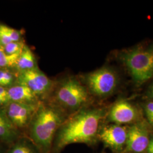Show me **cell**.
Here are the masks:
<instances>
[{"label": "cell", "mask_w": 153, "mask_h": 153, "mask_svg": "<svg viewBox=\"0 0 153 153\" xmlns=\"http://www.w3.org/2000/svg\"><path fill=\"white\" fill-rule=\"evenodd\" d=\"M67 118L56 104L40 103L28 127V138L41 153H51L56 132Z\"/></svg>", "instance_id": "2"}, {"label": "cell", "mask_w": 153, "mask_h": 153, "mask_svg": "<svg viewBox=\"0 0 153 153\" xmlns=\"http://www.w3.org/2000/svg\"><path fill=\"white\" fill-rule=\"evenodd\" d=\"M17 75L9 69H0V86L8 88L16 81Z\"/></svg>", "instance_id": "17"}, {"label": "cell", "mask_w": 153, "mask_h": 153, "mask_svg": "<svg viewBox=\"0 0 153 153\" xmlns=\"http://www.w3.org/2000/svg\"><path fill=\"white\" fill-rule=\"evenodd\" d=\"M104 116V109L91 108L79 109L67 117L56 132L51 153H60L67 146L73 143L94 142Z\"/></svg>", "instance_id": "1"}, {"label": "cell", "mask_w": 153, "mask_h": 153, "mask_svg": "<svg viewBox=\"0 0 153 153\" xmlns=\"http://www.w3.org/2000/svg\"><path fill=\"white\" fill-rule=\"evenodd\" d=\"M16 83L26 86L39 98L47 94L52 86V82L39 68L18 73Z\"/></svg>", "instance_id": "6"}, {"label": "cell", "mask_w": 153, "mask_h": 153, "mask_svg": "<svg viewBox=\"0 0 153 153\" xmlns=\"http://www.w3.org/2000/svg\"><path fill=\"white\" fill-rule=\"evenodd\" d=\"M146 153H153V137L150 138V140L149 143L148 148L146 149Z\"/></svg>", "instance_id": "21"}, {"label": "cell", "mask_w": 153, "mask_h": 153, "mask_svg": "<svg viewBox=\"0 0 153 153\" xmlns=\"http://www.w3.org/2000/svg\"><path fill=\"white\" fill-rule=\"evenodd\" d=\"M10 102L7 88L0 86V108H5Z\"/></svg>", "instance_id": "20"}, {"label": "cell", "mask_w": 153, "mask_h": 153, "mask_svg": "<svg viewBox=\"0 0 153 153\" xmlns=\"http://www.w3.org/2000/svg\"><path fill=\"white\" fill-rule=\"evenodd\" d=\"M86 82L94 95L103 98L115 91L119 83V78L114 70L104 66L88 74Z\"/></svg>", "instance_id": "5"}, {"label": "cell", "mask_w": 153, "mask_h": 153, "mask_svg": "<svg viewBox=\"0 0 153 153\" xmlns=\"http://www.w3.org/2000/svg\"><path fill=\"white\" fill-rule=\"evenodd\" d=\"M7 92L10 102L33 105L40 104L37 95L26 86L16 83L7 88Z\"/></svg>", "instance_id": "11"}, {"label": "cell", "mask_w": 153, "mask_h": 153, "mask_svg": "<svg viewBox=\"0 0 153 153\" xmlns=\"http://www.w3.org/2000/svg\"><path fill=\"white\" fill-rule=\"evenodd\" d=\"M1 143V142H0V153H3V149H2V146Z\"/></svg>", "instance_id": "23"}, {"label": "cell", "mask_w": 153, "mask_h": 153, "mask_svg": "<svg viewBox=\"0 0 153 153\" xmlns=\"http://www.w3.org/2000/svg\"><path fill=\"white\" fill-rule=\"evenodd\" d=\"M21 132L8 119L4 108H0V142L11 145L21 137Z\"/></svg>", "instance_id": "12"}, {"label": "cell", "mask_w": 153, "mask_h": 153, "mask_svg": "<svg viewBox=\"0 0 153 153\" xmlns=\"http://www.w3.org/2000/svg\"><path fill=\"white\" fill-rule=\"evenodd\" d=\"M137 108L126 100H119L112 105L108 114L111 122L121 125L133 123L138 118Z\"/></svg>", "instance_id": "10"}, {"label": "cell", "mask_w": 153, "mask_h": 153, "mask_svg": "<svg viewBox=\"0 0 153 153\" xmlns=\"http://www.w3.org/2000/svg\"><path fill=\"white\" fill-rule=\"evenodd\" d=\"M128 135V128L114 124L105 126L99 131L98 137L104 145L113 151L124 150Z\"/></svg>", "instance_id": "9"}, {"label": "cell", "mask_w": 153, "mask_h": 153, "mask_svg": "<svg viewBox=\"0 0 153 153\" xmlns=\"http://www.w3.org/2000/svg\"><path fill=\"white\" fill-rule=\"evenodd\" d=\"M37 61L33 51L25 45L17 61L15 69L18 73L38 68Z\"/></svg>", "instance_id": "13"}, {"label": "cell", "mask_w": 153, "mask_h": 153, "mask_svg": "<svg viewBox=\"0 0 153 153\" xmlns=\"http://www.w3.org/2000/svg\"><path fill=\"white\" fill-rule=\"evenodd\" d=\"M5 153H41L28 137L21 136Z\"/></svg>", "instance_id": "14"}, {"label": "cell", "mask_w": 153, "mask_h": 153, "mask_svg": "<svg viewBox=\"0 0 153 153\" xmlns=\"http://www.w3.org/2000/svg\"><path fill=\"white\" fill-rule=\"evenodd\" d=\"M123 61L134 82L142 84L153 76V50L137 47L126 51Z\"/></svg>", "instance_id": "3"}, {"label": "cell", "mask_w": 153, "mask_h": 153, "mask_svg": "<svg viewBox=\"0 0 153 153\" xmlns=\"http://www.w3.org/2000/svg\"><path fill=\"white\" fill-rule=\"evenodd\" d=\"M39 105L10 102L4 108L9 120L20 131L21 129L28 128Z\"/></svg>", "instance_id": "7"}, {"label": "cell", "mask_w": 153, "mask_h": 153, "mask_svg": "<svg viewBox=\"0 0 153 153\" xmlns=\"http://www.w3.org/2000/svg\"><path fill=\"white\" fill-rule=\"evenodd\" d=\"M21 53L7 55L5 52L3 47L0 45V69H10L15 68Z\"/></svg>", "instance_id": "16"}, {"label": "cell", "mask_w": 153, "mask_h": 153, "mask_svg": "<svg viewBox=\"0 0 153 153\" xmlns=\"http://www.w3.org/2000/svg\"><path fill=\"white\" fill-rule=\"evenodd\" d=\"M25 45V43L22 40H21L18 42H13L2 47L6 54L14 55L20 53Z\"/></svg>", "instance_id": "18"}, {"label": "cell", "mask_w": 153, "mask_h": 153, "mask_svg": "<svg viewBox=\"0 0 153 153\" xmlns=\"http://www.w3.org/2000/svg\"><path fill=\"white\" fill-rule=\"evenodd\" d=\"M56 105L62 109L78 111L88 101L87 89L73 78H66L61 82L55 95Z\"/></svg>", "instance_id": "4"}, {"label": "cell", "mask_w": 153, "mask_h": 153, "mask_svg": "<svg viewBox=\"0 0 153 153\" xmlns=\"http://www.w3.org/2000/svg\"><path fill=\"white\" fill-rule=\"evenodd\" d=\"M149 97L150 99V101L153 102V83L149 91Z\"/></svg>", "instance_id": "22"}, {"label": "cell", "mask_w": 153, "mask_h": 153, "mask_svg": "<svg viewBox=\"0 0 153 153\" xmlns=\"http://www.w3.org/2000/svg\"><path fill=\"white\" fill-rule=\"evenodd\" d=\"M22 33L20 31L0 23V45L4 46L13 42L21 40Z\"/></svg>", "instance_id": "15"}, {"label": "cell", "mask_w": 153, "mask_h": 153, "mask_svg": "<svg viewBox=\"0 0 153 153\" xmlns=\"http://www.w3.org/2000/svg\"><path fill=\"white\" fill-rule=\"evenodd\" d=\"M150 140L148 127L143 123H134L128 128L124 152L129 153H142L146 152Z\"/></svg>", "instance_id": "8"}, {"label": "cell", "mask_w": 153, "mask_h": 153, "mask_svg": "<svg viewBox=\"0 0 153 153\" xmlns=\"http://www.w3.org/2000/svg\"><path fill=\"white\" fill-rule=\"evenodd\" d=\"M144 112L150 125L153 126V102L149 101L144 105Z\"/></svg>", "instance_id": "19"}]
</instances>
